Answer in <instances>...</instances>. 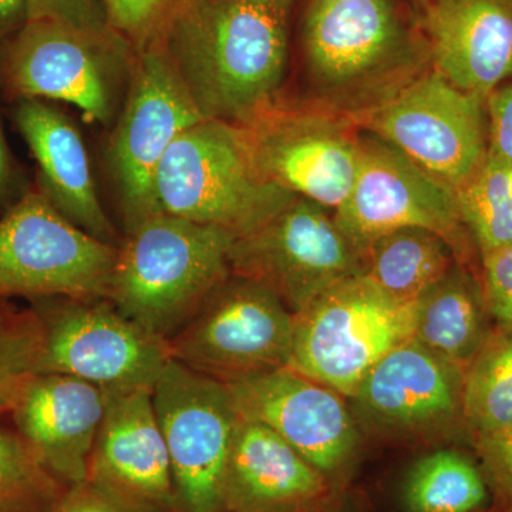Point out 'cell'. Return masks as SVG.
I'll return each mask as SVG.
<instances>
[{"instance_id":"1","label":"cell","mask_w":512,"mask_h":512,"mask_svg":"<svg viewBox=\"0 0 512 512\" xmlns=\"http://www.w3.org/2000/svg\"><path fill=\"white\" fill-rule=\"evenodd\" d=\"M296 0H183L154 42L205 120L245 126L281 99Z\"/></svg>"},{"instance_id":"2","label":"cell","mask_w":512,"mask_h":512,"mask_svg":"<svg viewBox=\"0 0 512 512\" xmlns=\"http://www.w3.org/2000/svg\"><path fill=\"white\" fill-rule=\"evenodd\" d=\"M309 101L355 120L431 69L429 43L393 0H312L303 20Z\"/></svg>"},{"instance_id":"3","label":"cell","mask_w":512,"mask_h":512,"mask_svg":"<svg viewBox=\"0 0 512 512\" xmlns=\"http://www.w3.org/2000/svg\"><path fill=\"white\" fill-rule=\"evenodd\" d=\"M235 239L222 229L156 215L121 241L107 299L167 342L232 275Z\"/></svg>"},{"instance_id":"4","label":"cell","mask_w":512,"mask_h":512,"mask_svg":"<svg viewBox=\"0 0 512 512\" xmlns=\"http://www.w3.org/2000/svg\"><path fill=\"white\" fill-rule=\"evenodd\" d=\"M163 214L242 238L261 228L298 195L266 180L256 168L244 131L202 120L183 131L156 177Z\"/></svg>"},{"instance_id":"5","label":"cell","mask_w":512,"mask_h":512,"mask_svg":"<svg viewBox=\"0 0 512 512\" xmlns=\"http://www.w3.org/2000/svg\"><path fill=\"white\" fill-rule=\"evenodd\" d=\"M137 50L113 28L29 20L0 49V89L13 100L72 104L92 123L119 117Z\"/></svg>"},{"instance_id":"6","label":"cell","mask_w":512,"mask_h":512,"mask_svg":"<svg viewBox=\"0 0 512 512\" xmlns=\"http://www.w3.org/2000/svg\"><path fill=\"white\" fill-rule=\"evenodd\" d=\"M293 318L291 367L346 399L414 335V303L396 301L363 274L332 286Z\"/></svg>"},{"instance_id":"7","label":"cell","mask_w":512,"mask_h":512,"mask_svg":"<svg viewBox=\"0 0 512 512\" xmlns=\"http://www.w3.org/2000/svg\"><path fill=\"white\" fill-rule=\"evenodd\" d=\"M117 255L35 185L0 218V298L107 299Z\"/></svg>"},{"instance_id":"8","label":"cell","mask_w":512,"mask_h":512,"mask_svg":"<svg viewBox=\"0 0 512 512\" xmlns=\"http://www.w3.org/2000/svg\"><path fill=\"white\" fill-rule=\"evenodd\" d=\"M333 215L360 255L397 229L424 228L440 235L461 264L480 274V256L461 220L456 191L366 131L360 133L355 183Z\"/></svg>"},{"instance_id":"9","label":"cell","mask_w":512,"mask_h":512,"mask_svg":"<svg viewBox=\"0 0 512 512\" xmlns=\"http://www.w3.org/2000/svg\"><path fill=\"white\" fill-rule=\"evenodd\" d=\"M293 313L266 286L231 275L168 339L171 359L225 384L291 366Z\"/></svg>"},{"instance_id":"10","label":"cell","mask_w":512,"mask_h":512,"mask_svg":"<svg viewBox=\"0 0 512 512\" xmlns=\"http://www.w3.org/2000/svg\"><path fill=\"white\" fill-rule=\"evenodd\" d=\"M202 120L163 49L153 42L138 52L107 148L126 234L163 214L156 191L158 167L175 138Z\"/></svg>"},{"instance_id":"11","label":"cell","mask_w":512,"mask_h":512,"mask_svg":"<svg viewBox=\"0 0 512 512\" xmlns=\"http://www.w3.org/2000/svg\"><path fill=\"white\" fill-rule=\"evenodd\" d=\"M35 312L42 326L37 373L127 392L153 389L170 363L168 343L126 318L109 299H42Z\"/></svg>"},{"instance_id":"12","label":"cell","mask_w":512,"mask_h":512,"mask_svg":"<svg viewBox=\"0 0 512 512\" xmlns=\"http://www.w3.org/2000/svg\"><path fill=\"white\" fill-rule=\"evenodd\" d=\"M456 191L488 154L487 100L431 67L383 106L352 120Z\"/></svg>"},{"instance_id":"13","label":"cell","mask_w":512,"mask_h":512,"mask_svg":"<svg viewBox=\"0 0 512 512\" xmlns=\"http://www.w3.org/2000/svg\"><path fill=\"white\" fill-rule=\"evenodd\" d=\"M232 275L275 293L298 315L339 282L363 274L362 255L333 211L295 197L261 228L237 238L229 251Z\"/></svg>"},{"instance_id":"14","label":"cell","mask_w":512,"mask_h":512,"mask_svg":"<svg viewBox=\"0 0 512 512\" xmlns=\"http://www.w3.org/2000/svg\"><path fill=\"white\" fill-rule=\"evenodd\" d=\"M252 160L282 190L336 211L359 168L360 128L312 101L279 99L245 126Z\"/></svg>"},{"instance_id":"15","label":"cell","mask_w":512,"mask_h":512,"mask_svg":"<svg viewBox=\"0 0 512 512\" xmlns=\"http://www.w3.org/2000/svg\"><path fill=\"white\" fill-rule=\"evenodd\" d=\"M153 403L173 473L178 512H227L225 473L239 420L227 384L171 359Z\"/></svg>"},{"instance_id":"16","label":"cell","mask_w":512,"mask_h":512,"mask_svg":"<svg viewBox=\"0 0 512 512\" xmlns=\"http://www.w3.org/2000/svg\"><path fill=\"white\" fill-rule=\"evenodd\" d=\"M466 370L416 338L390 350L363 377L349 404L362 433L387 441H470Z\"/></svg>"},{"instance_id":"17","label":"cell","mask_w":512,"mask_h":512,"mask_svg":"<svg viewBox=\"0 0 512 512\" xmlns=\"http://www.w3.org/2000/svg\"><path fill=\"white\" fill-rule=\"evenodd\" d=\"M227 386L239 416L275 431L330 481L352 466L362 430L336 390L291 366Z\"/></svg>"},{"instance_id":"18","label":"cell","mask_w":512,"mask_h":512,"mask_svg":"<svg viewBox=\"0 0 512 512\" xmlns=\"http://www.w3.org/2000/svg\"><path fill=\"white\" fill-rule=\"evenodd\" d=\"M106 390L57 373L30 377L10 413L18 434L64 487L89 477Z\"/></svg>"},{"instance_id":"19","label":"cell","mask_w":512,"mask_h":512,"mask_svg":"<svg viewBox=\"0 0 512 512\" xmlns=\"http://www.w3.org/2000/svg\"><path fill=\"white\" fill-rule=\"evenodd\" d=\"M431 66L487 100L512 77V0H430L419 19Z\"/></svg>"},{"instance_id":"20","label":"cell","mask_w":512,"mask_h":512,"mask_svg":"<svg viewBox=\"0 0 512 512\" xmlns=\"http://www.w3.org/2000/svg\"><path fill=\"white\" fill-rule=\"evenodd\" d=\"M16 126L35 157L36 187L63 217L92 237L120 247L116 228L97 194L82 134L72 120L43 100H18Z\"/></svg>"},{"instance_id":"21","label":"cell","mask_w":512,"mask_h":512,"mask_svg":"<svg viewBox=\"0 0 512 512\" xmlns=\"http://www.w3.org/2000/svg\"><path fill=\"white\" fill-rule=\"evenodd\" d=\"M332 481L275 431L239 416L227 473V512H296L328 500Z\"/></svg>"},{"instance_id":"22","label":"cell","mask_w":512,"mask_h":512,"mask_svg":"<svg viewBox=\"0 0 512 512\" xmlns=\"http://www.w3.org/2000/svg\"><path fill=\"white\" fill-rule=\"evenodd\" d=\"M106 394L89 477L178 512L170 456L154 409L153 389Z\"/></svg>"},{"instance_id":"23","label":"cell","mask_w":512,"mask_h":512,"mask_svg":"<svg viewBox=\"0 0 512 512\" xmlns=\"http://www.w3.org/2000/svg\"><path fill=\"white\" fill-rule=\"evenodd\" d=\"M494 322L480 274L460 261L414 302V335L433 352L467 370Z\"/></svg>"},{"instance_id":"24","label":"cell","mask_w":512,"mask_h":512,"mask_svg":"<svg viewBox=\"0 0 512 512\" xmlns=\"http://www.w3.org/2000/svg\"><path fill=\"white\" fill-rule=\"evenodd\" d=\"M363 275L396 301L414 303L458 261L436 232L402 228L376 239L366 249Z\"/></svg>"},{"instance_id":"25","label":"cell","mask_w":512,"mask_h":512,"mask_svg":"<svg viewBox=\"0 0 512 512\" xmlns=\"http://www.w3.org/2000/svg\"><path fill=\"white\" fill-rule=\"evenodd\" d=\"M407 512H490V485L476 454L441 448L421 457L403 485Z\"/></svg>"},{"instance_id":"26","label":"cell","mask_w":512,"mask_h":512,"mask_svg":"<svg viewBox=\"0 0 512 512\" xmlns=\"http://www.w3.org/2000/svg\"><path fill=\"white\" fill-rule=\"evenodd\" d=\"M464 416L471 440L512 424V328H498L466 370Z\"/></svg>"},{"instance_id":"27","label":"cell","mask_w":512,"mask_h":512,"mask_svg":"<svg viewBox=\"0 0 512 512\" xmlns=\"http://www.w3.org/2000/svg\"><path fill=\"white\" fill-rule=\"evenodd\" d=\"M458 210L478 256L512 244L510 168L487 154L476 174L456 190Z\"/></svg>"},{"instance_id":"28","label":"cell","mask_w":512,"mask_h":512,"mask_svg":"<svg viewBox=\"0 0 512 512\" xmlns=\"http://www.w3.org/2000/svg\"><path fill=\"white\" fill-rule=\"evenodd\" d=\"M66 488L18 433L0 427V512H50Z\"/></svg>"},{"instance_id":"29","label":"cell","mask_w":512,"mask_h":512,"mask_svg":"<svg viewBox=\"0 0 512 512\" xmlns=\"http://www.w3.org/2000/svg\"><path fill=\"white\" fill-rule=\"evenodd\" d=\"M42 326L33 312H19L0 302V404L8 412L30 377L37 375Z\"/></svg>"},{"instance_id":"30","label":"cell","mask_w":512,"mask_h":512,"mask_svg":"<svg viewBox=\"0 0 512 512\" xmlns=\"http://www.w3.org/2000/svg\"><path fill=\"white\" fill-rule=\"evenodd\" d=\"M183 0H100L111 28L138 52L157 39L164 23Z\"/></svg>"},{"instance_id":"31","label":"cell","mask_w":512,"mask_h":512,"mask_svg":"<svg viewBox=\"0 0 512 512\" xmlns=\"http://www.w3.org/2000/svg\"><path fill=\"white\" fill-rule=\"evenodd\" d=\"M50 512H171L99 478L67 487Z\"/></svg>"},{"instance_id":"32","label":"cell","mask_w":512,"mask_h":512,"mask_svg":"<svg viewBox=\"0 0 512 512\" xmlns=\"http://www.w3.org/2000/svg\"><path fill=\"white\" fill-rule=\"evenodd\" d=\"M471 447L490 485V512H512V424L474 437Z\"/></svg>"},{"instance_id":"33","label":"cell","mask_w":512,"mask_h":512,"mask_svg":"<svg viewBox=\"0 0 512 512\" xmlns=\"http://www.w3.org/2000/svg\"><path fill=\"white\" fill-rule=\"evenodd\" d=\"M488 312L498 328H512V244L480 259Z\"/></svg>"},{"instance_id":"34","label":"cell","mask_w":512,"mask_h":512,"mask_svg":"<svg viewBox=\"0 0 512 512\" xmlns=\"http://www.w3.org/2000/svg\"><path fill=\"white\" fill-rule=\"evenodd\" d=\"M29 20H55L76 28L109 29L100 0H26Z\"/></svg>"},{"instance_id":"35","label":"cell","mask_w":512,"mask_h":512,"mask_svg":"<svg viewBox=\"0 0 512 512\" xmlns=\"http://www.w3.org/2000/svg\"><path fill=\"white\" fill-rule=\"evenodd\" d=\"M488 154L512 168V80L487 99Z\"/></svg>"},{"instance_id":"36","label":"cell","mask_w":512,"mask_h":512,"mask_svg":"<svg viewBox=\"0 0 512 512\" xmlns=\"http://www.w3.org/2000/svg\"><path fill=\"white\" fill-rule=\"evenodd\" d=\"M29 188L6 141L0 111V214L10 210Z\"/></svg>"},{"instance_id":"37","label":"cell","mask_w":512,"mask_h":512,"mask_svg":"<svg viewBox=\"0 0 512 512\" xmlns=\"http://www.w3.org/2000/svg\"><path fill=\"white\" fill-rule=\"evenodd\" d=\"M28 22L26 0H0V49Z\"/></svg>"},{"instance_id":"38","label":"cell","mask_w":512,"mask_h":512,"mask_svg":"<svg viewBox=\"0 0 512 512\" xmlns=\"http://www.w3.org/2000/svg\"><path fill=\"white\" fill-rule=\"evenodd\" d=\"M414 13H416V19L417 22H419V19L421 18V15H423L424 10L427 9V6L430 5V0H412Z\"/></svg>"},{"instance_id":"39","label":"cell","mask_w":512,"mask_h":512,"mask_svg":"<svg viewBox=\"0 0 512 512\" xmlns=\"http://www.w3.org/2000/svg\"><path fill=\"white\" fill-rule=\"evenodd\" d=\"M319 507H320V504L316 505V507L306 508V510L296 511V512H319Z\"/></svg>"},{"instance_id":"40","label":"cell","mask_w":512,"mask_h":512,"mask_svg":"<svg viewBox=\"0 0 512 512\" xmlns=\"http://www.w3.org/2000/svg\"><path fill=\"white\" fill-rule=\"evenodd\" d=\"M3 413H8V409H5V407L0 404V416H2Z\"/></svg>"}]
</instances>
